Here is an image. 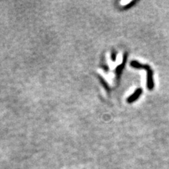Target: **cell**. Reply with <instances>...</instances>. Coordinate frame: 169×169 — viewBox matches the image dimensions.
<instances>
[{
	"label": "cell",
	"mask_w": 169,
	"mask_h": 169,
	"mask_svg": "<svg viewBox=\"0 0 169 169\" xmlns=\"http://www.w3.org/2000/svg\"><path fill=\"white\" fill-rule=\"evenodd\" d=\"M128 59V53H125L124 54V59H123V63L119 66H118L116 69V78L119 79L120 76H121L122 72L124 71V67L125 66V64H126Z\"/></svg>",
	"instance_id": "7a4b0ae2"
},
{
	"label": "cell",
	"mask_w": 169,
	"mask_h": 169,
	"mask_svg": "<svg viewBox=\"0 0 169 169\" xmlns=\"http://www.w3.org/2000/svg\"><path fill=\"white\" fill-rule=\"evenodd\" d=\"M111 59H112V61H116V52L115 51H113L112 53V55H111Z\"/></svg>",
	"instance_id": "5b68a950"
},
{
	"label": "cell",
	"mask_w": 169,
	"mask_h": 169,
	"mask_svg": "<svg viewBox=\"0 0 169 169\" xmlns=\"http://www.w3.org/2000/svg\"><path fill=\"white\" fill-rule=\"evenodd\" d=\"M99 79H100V83H101V84H102V86L104 87V88L106 89V90H107V91L110 92V87L108 86V84L107 83V81H106L104 79L102 78V77H101V76H99Z\"/></svg>",
	"instance_id": "277c9868"
},
{
	"label": "cell",
	"mask_w": 169,
	"mask_h": 169,
	"mask_svg": "<svg viewBox=\"0 0 169 169\" xmlns=\"http://www.w3.org/2000/svg\"><path fill=\"white\" fill-rule=\"evenodd\" d=\"M142 90L141 88H138L135 90V92L132 94V95H130L128 98L127 99L128 103H132L134 102L135 101H136L137 99L140 97V96L142 95Z\"/></svg>",
	"instance_id": "3957f363"
},
{
	"label": "cell",
	"mask_w": 169,
	"mask_h": 169,
	"mask_svg": "<svg viewBox=\"0 0 169 169\" xmlns=\"http://www.w3.org/2000/svg\"><path fill=\"white\" fill-rule=\"evenodd\" d=\"M130 66L133 67L134 69H144L147 71V86L149 90H152L154 87V83L153 79V71L151 69L150 66L149 65L142 64L137 61H132L130 62Z\"/></svg>",
	"instance_id": "6da1fadb"
},
{
	"label": "cell",
	"mask_w": 169,
	"mask_h": 169,
	"mask_svg": "<svg viewBox=\"0 0 169 169\" xmlns=\"http://www.w3.org/2000/svg\"><path fill=\"white\" fill-rule=\"evenodd\" d=\"M103 69H104V70L105 71H108V67L107 66H103Z\"/></svg>",
	"instance_id": "52a82bcc"
},
{
	"label": "cell",
	"mask_w": 169,
	"mask_h": 169,
	"mask_svg": "<svg viewBox=\"0 0 169 169\" xmlns=\"http://www.w3.org/2000/svg\"><path fill=\"white\" fill-rule=\"evenodd\" d=\"M136 2H137L136 1H132L130 3H129L128 5H126V6H125V9H128L130 8V7H132V5H134L135 4H136Z\"/></svg>",
	"instance_id": "8992f818"
}]
</instances>
